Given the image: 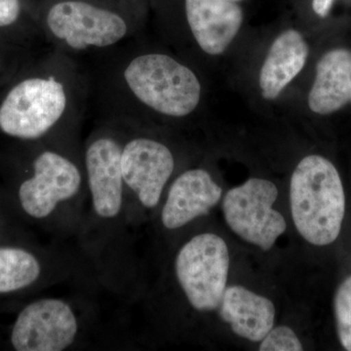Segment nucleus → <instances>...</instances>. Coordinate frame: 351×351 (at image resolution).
<instances>
[{
	"label": "nucleus",
	"instance_id": "nucleus-12",
	"mask_svg": "<svg viewBox=\"0 0 351 351\" xmlns=\"http://www.w3.org/2000/svg\"><path fill=\"white\" fill-rule=\"evenodd\" d=\"M223 189L202 168L184 171L171 182L159 210V221L168 232L182 230L206 216L219 202Z\"/></svg>",
	"mask_w": 351,
	"mask_h": 351
},
{
	"label": "nucleus",
	"instance_id": "nucleus-9",
	"mask_svg": "<svg viewBox=\"0 0 351 351\" xmlns=\"http://www.w3.org/2000/svg\"><path fill=\"white\" fill-rule=\"evenodd\" d=\"M230 263L228 244L215 233H198L180 246L173 274L193 311L206 313L218 309L228 287Z\"/></svg>",
	"mask_w": 351,
	"mask_h": 351
},
{
	"label": "nucleus",
	"instance_id": "nucleus-14",
	"mask_svg": "<svg viewBox=\"0 0 351 351\" xmlns=\"http://www.w3.org/2000/svg\"><path fill=\"white\" fill-rule=\"evenodd\" d=\"M218 309L233 334L252 343L262 341L276 323L274 302L244 286L226 287Z\"/></svg>",
	"mask_w": 351,
	"mask_h": 351
},
{
	"label": "nucleus",
	"instance_id": "nucleus-23",
	"mask_svg": "<svg viewBox=\"0 0 351 351\" xmlns=\"http://www.w3.org/2000/svg\"><path fill=\"white\" fill-rule=\"evenodd\" d=\"M232 1H239V0H232Z\"/></svg>",
	"mask_w": 351,
	"mask_h": 351
},
{
	"label": "nucleus",
	"instance_id": "nucleus-22",
	"mask_svg": "<svg viewBox=\"0 0 351 351\" xmlns=\"http://www.w3.org/2000/svg\"><path fill=\"white\" fill-rule=\"evenodd\" d=\"M0 209L5 210V211L10 212V213L15 215L13 212L12 208L10 206V204H9L8 200H7L5 191H0Z\"/></svg>",
	"mask_w": 351,
	"mask_h": 351
},
{
	"label": "nucleus",
	"instance_id": "nucleus-1",
	"mask_svg": "<svg viewBox=\"0 0 351 351\" xmlns=\"http://www.w3.org/2000/svg\"><path fill=\"white\" fill-rule=\"evenodd\" d=\"M123 138V126L112 121L92 132L82 145L87 196L75 239L95 280L113 292L130 294L136 269L121 170Z\"/></svg>",
	"mask_w": 351,
	"mask_h": 351
},
{
	"label": "nucleus",
	"instance_id": "nucleus-21",
	"mask_svg": "<svg viewBox=\"0 0 351 351\" xmlns=\"http://www.w3.org/2000/svg\"><path fill=\"white\" fill-rule=\"evenodd\" d=\"M332 3H334V0H313L314 12L320 17H326L331 10Z\"/></svg>",
	"mask_w": 351,
	"mask_h": 351
},
{
	"label": "nucleus",
	"instance_id": "nucleus-7",
	"mask_svg": "<svg viewBox=\"0 0 351 351\" xmlns=\"http://www.w3.org/2000/svg\"><path fill=\"white\" fill-rule=\"evenodd\" d=\"M121 170L125 186L126 218L129 228L160 206L166 186L174 174L176 160L169 147L156 138L134 133L125 124Z\"/></svg>",
	"mask_w": 351,
	"mask_h": 351
},
{
	"label": "nucleus",
	"instance_id": "nucleus-20",
	"mask_svg": "<svg viewBox=\"0 0 351 351\" xmlns=\"http://www.w3.org/2000/svg\"><path fill=\"white\" fill-rule=\"evenodd\" d=\"M22 14L20 0H0V29H8L19 21Z\"/></svg>",
	"mask_w": 351,
	"mask_h": 351
},
{
	"label": "nucleus",
	"instance_id": "nucleus-17",
	"mask_svg": "<svg viewBox=\"0 0 351 351\" xmlns=\"http://www.w3.org/2000/svg\"><path fill=\"white\" fill-rule=\"evenodd\" d=\"M334 313L339 343L343 350L351 351V276L337 289Z\"/></svg>",
	"mask_w": 351,
	"mask_h": 351
},
{
	"label": "nucleus",
	"instance_id": "nucleus-4",
	"mask_svg": "<svg viewBox=\"0 0 351 351\" xmlns=\"http://www.w3.org/2000/svg\"><path fill=\"white\" fill-rule=\"evenodd\" d=\"M119 57L103 86L112 121H123L137 108L182 119L199 105V80L175 58L156 52L133 54V51Z\"/></svg>",
	"mask_w": 351,
	"mask_h": 351
},
{
	"label": "nucleus",
	"instance_id": "nucleus-11",
	"mask_svg": "<svg viewBox=\"0 0 351 351\" xmlns=\"http://www.w3.org/2000/svg\"><path fill=\"white\" fill-rule=\"evenodd\" d=\"M278 189L269 180L252 178L226 193L221 209L233 233L263 252L274 248L287 223L274 208Z\"/></svg>",
	"mask_w": 351,
	"mask_h": 351
},
{
	"label": "nucleus",
	"instance_id": "nucleus-6",
	"mask_svg": "<svg viewBox=\"0 0 351 351\" xmlns=\"http://www.w3.org/2000/svg\"><path fill=\"white\" fill-rule=\"evenodd\" d=\"M91 309L66 297H40L27 302L9 327L8 345L16 351H64L80 346Z\"/></svg>",
	"mask_w": 351,
	"mask_h": 351
},
{
	"label": "nucleus",
	"instance_id": "nucleus-18",
	"mask_svg": "<svg viewBox=\"0 0 351 351\" xmlns=\"http://www.w3.org/2000/svg\"><path fill=\"white\" fill-rule=\"evenodd\" d=\"M260 351H302L304 346L292 328L280 325L274 327L261 341Z\"/></svg>",
	"mask_w": 351,
	"mask_h": 351
},
{
	"label": "nucleus",
	"instance_id": "nucleus-8",
	"mask_svg": "<svg viewBox=\"0 0 351 351\" xmlns=\"http://www.w3.org/2000/svg\"><path fill=\"white\" fill-rule=\"evenodd\" d=\"M45 34L62 52L117 49L133 36L121 14L84 0H61L44 17Z\"/></svg>",
	"mask_w": 351,
	"mask_h": 351
},
{
	"label": "nucleus",
	"instance_id": "nucleus-16",
	"mask_svg": "<svg viewBox=\"0 0 351 351\" xmlns=\"http://www.w3.org/2000/svg\"><path fill=\"white\" fill-rule=\"evenodd\" d=\"M308 56V46L299 32L289 29L274 40L260 73L263 97L274 100L301 73Z\"/></svg>",
	"mask_w": 351,
	"mask_h": 351
},
{
	"label": "nucleus",
	"instance_id": "nucleus-3",
	"mask_svg": "<svg viewBox=\"0 0 351 351\" xmlns=\"http://www.w3.org/2000/svg\"><path fill=\"white\" fill-rule=\"evenodd\" d=\"M64 53L13 83L0 101V133L23 145L75 136L86 85Z\"/></svg>",
	"mask_w": 351,
	"mask_h": 351
},
{
	"label": "nucleus",
	"instance_id": "nucleus-19",
	"mask_svg": "<svg viewBox=\"0 0 351 351\" xmlns=\"http://www.w3.org/2000/svg\"><path fill=\"white\" fill-rule=\"evenodd\" d=\"M15 215L0 209V245L36 243Z\"/></svg>",
	"mask_w": 351,
	"mask_h": 351
},
{
	"label": "nucleus",
	"instance_id": "nucleus-13",
	"mask_svg": "<svg viewBox=\"0 0 351 351\" xmlns=\"http://www.w3.org/2000/svg\"><path fill=\"white\" fill-rule=\"evenodd\" d=\"M186 22L200 49L216 56L237 36L243 12L232 0H184Z\"/></svg>",
	"mask_w": 351,
	"mask_h": 351
},
{
	"label": "nucleus",
	"instance_id": "nucleus-15",
	"mask_svg": "<svg viewBox=\"0 0 351 351\" xmlns=\"http://www.w3.org/2000/svg\"><path fill=\"white\" fill-rule=\"evenodd\" d=\"M350 97L351 53L346 49L329 51L318 62L308 95L309 108L317 114H331L348 105Z\"/></svg>",
	"mask_w": 351,
	"mask_h": 351
},
{
	"label": "nucleus",
	"instance_id": "nucleus-5",
	"mask_svg": "<svg viewBox=\"0 0 351 351\" xmlns=\"http://www.w3.org/2000/svg\"><path fill=\"white\" fill-rule=\"evenodd\" d=\"M290 206L300 235L314 246L338 239L346 214V195L338 170L313 154L295 166L290 182Z\"/></svg>",
	"mask_w": 351,
	"mask_h": 351
},
{
	"label": "nucleus",
	"instance_id": "nucleus-24",
	"mask_svg": "<svg viewBox=\"0 0 351 351\" xmlns=\"http://www.w3.org/2000/svg\"><path fill=\"white\" fill-rule=\"evenodd\" d=\"M350 101H351V97H350Z\"/></svg>",
	"mask_w": 351,
	"mask_h": 351
},
{
	"label": "nucleus",
	"instance_id": "nucleus-10",
	"mask_svg": "<svg viewBox=\"0 0 351 351\" xmlns=\"http://www.w3.org/2000/svg\"><path fill=\"white\" fill-rule=\"evenodd\" d=\"M87 270L80 254L38 243L0 245V299L38 292Z\"/></svg>",
	"mask_w": 351,
	"mask_h": 351
},
{
	"label": "nucleus",
	"instance_id": "nucleus-2",
	"mask_svg": "<svg viewBox=\"0 0 351 351\" xmlns=\"http://www.w3.org/2000/svg\"><path fill=\"white\" fill-rule=\"evenodd\" d=\"M29 152L5 189L22 223L75 237L86 204L82 147L75 136L27 145Z\"/></svg>",
	"mask_w": 351,
	"mask_h": 351
}]
</instances>
